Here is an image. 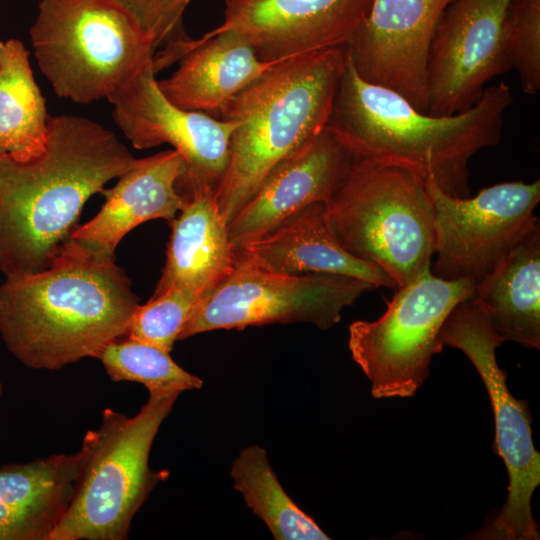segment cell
Masks as SVG:
<instances>
[{
  "label": "cell",
  "instance_id": "52a82bcc",
  "mask_svg": "<svg viewBox=\"0 0 540 540\" xmlns=\"http://www.w3.org/2000/svg\"><path fill=\"white\" fill-rule=\"evenodd\" d=\"M30 37L55 93L81 104L108 99L156 51L112 0H40Z\"/></svg>",
  "mask_w": 540,
  "mask_h": 540
},
{
  "label": "cell",
  "instance_id": "484cf974",
  "mask_svg": "<svg viewBox=\"0 0 540 540\" xmlns=\"http://www.w3.org/2000/svg\"><path fill=\"white\" fill-rule=\"evenodd\" d=\"M511 67L524 93L540 89V0H510L503 23Z\"/></svg>",
  "mask_w": 540,
  "mask_h": 540
},
{
  "label": "cell",
  "instance_id": "7402d4cb",
  "mask_svg": "<svg viewBox=\"0 0 540 540\" xmlns=\"http://www.w3.org/2000/svg\"><path fill=\"white\" fill-rule=\"evenodd\" d=\"M470 299L505 341L540 349V225L474 286Z\"/></svg>",
  "mask_w": 540,
  "mask_h": 540
},
{
  "label": "cell",
  "instance_id": "6da1fadb",
  "mask_svg": "<svg viewBox=\"0 0 540 540\" xmlns=\"http://www.w3.org/2000/svg\"><path fill=\"white\" fill-rule=\"evenodd\" d=\"M135 160L112 131L75 115H49L37 156L0 154V271L6 278L48 268L85 202Z\"/></svg>",
  "mask_w": 540,
  "mask_h": 540
},
{
  "label": "cell",
  "instance_id": "3957f363",
  "mask_svg": "<svg viewBox=\"0 0 540 540\" xmlns=\"http://www.w3.org/2000/svg\"><path fill=\"white\" fill-rule=\"evenodd\" d=\"M514 98L503 82L486 87L470 109L446 116L417 110L404 97L363 80L346 65L327 127L356 159L404 168L445 194L466 198L468 162L500 142L503 116Z\"/></svg>",
  "mask_w": 540,
  "mask_h": 540
},
{
  "label": "cell",
  "instance_id": "83f0119b",
  "mask_svg": "<svg viewBox=\"0 0 540 540\" xmlns=\"http://www.w3.org/2000/svg\"><path fill=\"white\" fill-rule=\"evenodd\" d=\"M137 24L155 49L188 40L183 15L191 0H112Z\"/></svg>",
  "mask_w": 540,
  "mask_h": 540
},
{
  "label": "cell",
  "instance_id": "30bf717a",
  "mask_svg": "<svg viewBox=\"0 0 540 540\" xmlns=\"http://www.w3.org/2000/svg\"><path fill=\"white\" fill-rule=\"evenodd\" d=\"M375 288L345 275L274 272L237 251L232 271L198 303L178 340L273 323L305 322L325 330L340 321L345 307Z\"/></svg>",
  "mask_w": 540,
  "mask_h": 540
},
{
  "label": "cell",
  "instance_id": "603a6c76",
  "mask_svg": "<svg viewBox=\"0 0 540 540\" xmlns=\"http://www.w3.org/2000/svg\"><path fill=\"white\" fill-rule=\"evenodd\" d=\"M48 117L29 52L17 39L0 40V154L16 160L40 154L47 140Z\"/></svg>",
  "mask_w": 540,
  "mask_h": 540
},
{
  "label": "cell",
  "instance_id": "8fae6325",
  "mask_svg": "<svg viewBox=\"0 0 540 540\" xmlns=\"http://www.w3.org/2000/svg\"><path fill=\"white\" fill-rule=\"evenodd\" d=\"M435 213L436 259L431 273L474 286L488 276L527 233L539 225L533 214L540 181L504 182L474 197H452L425 182Z\"/></svg>",
  "mask_w": 540,
  "mask_h": 540
},
{
  "label": "cell",
  "instance_id": "2e32d148",
  "mask_svg": "<svg viewBox=\"0 0 540 540\" xmlns=\"http://www.w3.org/2000/svg\"><path fill=\"white\" fill-rule=\"evenodd\" d=\"M354 161L350 147L326 126L267 174L228 225L233 246L238 249L260 237L309 204L326 202L343 184Z\"/></svg>",
  "mask_w": 540,
  "mask_h": 540
},
{
  "label": "cell",
  "instance_id": "9a60e30c",
  "mask_svg": "<svg viewBox=\"0 0 540 540\" xmlns=\"http://www.w3.org/2000/svg\"><path fill=\"white\" fill-rule=\"evenodd\" d=\"M372 0H225L223 23L207 35L234 31L264 62L345 46Z\"/></svg>",
  "mask_w": 540,
  "mask_h": 540
},
{
  "label": "cell",
  "instance_id": "4316f807",
  "mask_svg": "<svg viewBox=\"0 0 540 540\" xmlns=\"http://www.w3.org/2000/svg\"><path fill=\"white\" fill-rule=\"evenodd\" d=\"M198 303L180 289L151 297L144 305L139 304L125 335L170 353Z\"/></svg>",
  "mask_w": 540,
  "mask_h": 540
},
{
  "label": "cell",
  "instance_id": "7a4b0ae2",
  "mask_svg": "<svg viewBox=\"0 0 540 540\" xmlns=\"http://www.w3.org/2000/svg\"><path fill=\"white\" fill-rule=\"evenodd\" d=\"M138 306L115 260L67 239L48 268L0 285V334L25 366L59 370L124 336Z\"/></svg>",
  "mask_w": 540,
  "mask_h": 540
},
{
  "label": "cell",
  "instance_id": "cb8c5ba5",
  "mask_svg": "<svg viewBox=\"0 0 540 540\" xmlns=\"http://www.w3.org/2000/svg\"><path fill=\"white\" fill-rule=\"evenodd\" d=\"M235 489L276 540H328L316 522L288 496L272 469L265 448H244L231 467Z\"/></svg>",
  "mask_w": 540,
  "mask_h": 540
},
{
  "label": "cell",
  "instance_id": "5b68a950",
  "mask_svg": "<svg viewBox=\"0 0 540 540\" xmlns=\"http://www.w3.org/2000/svg\"><path fill=\"white\" fill-rule=\"evenodd\" d=\"M180 395L150 392L139 412L106 408L101 424L82 441L86 460L70 505L49 540H125L132 519L167 470H152L149 455L158 430Z\"/></svg>",
  "mask_w": 540,
  "mask_h": 540
},
{
  "label": "cell",
  "instance_id": "ba28073f",
  "mask_svg": "<svg viewBox=\"0 0 540 540\" xmlns=\"http://www.w3.org/2000/svg\"><path fill=\"white\" fill-rule=\"evenodd\" d=\"M473 290L467 279L444 280L428 270L397 288L381 317L349 326L351 356L375 398L415 394L429 375L432 357L443 349L438 335L447 316Z\"/></svg>",
  "mask_w": 540,
  "mask_h": 540
},
{
  "label": "cell",
  "instance_id": "d6986e66",
  "mask_svg": "<svg viewBox=\"0 0 540 540\" xmlns=\"http://www.w3.org/2000/svg\"><path fill=\"white\" fill-rule=\"evenodd\" d=\"M258 265L288 275L338 274L396 290L378 266L352 256L336 239L325 202L309 204L238 249Z\"/></svg>",
  "mask_w": 540,
  "mask_h": 540
},
{
  "label": "cell",
  "instance_id": "e0dca14e",
  "mask_svg": "<svg viewBox=\"0 0 540 540\" xmlns=\"http://www.w3.org/2000/svg\"><path fill=\"white\" fill-rule=\"evenodd\" d=\"M174 62H179L178 68L158 81L162 93L180 108L217 119L230 99L278 63L260 60L250 43L234 31L204 34L163 48L154 55V70L157 73Z\"/></svg>",
  "mask_w": 540,
  "mask_h": 540
},
{
  "label": "cell",
  "instance_id": "8992f818",
  "mask_svg": "<svg viewBox=\"0 0 540 540\" xmlns=\"http://www.w3.org/2000/svg\"><path fill=\"white\" fill-rule=\"evenodd\" d=\"M325 204L342 248L378 266L397 288L431 270L436 252L434 208L425 182L410 171L355 158L345 181Z\"/></svg>",
  "mask_w": 540,
  "mask_h": 540
},
{
  "label": "cell",
  "instance_id": "d4e9b609",
  "mask_svg": "<svg viewBox=\"0 0 540 540\" xmlns=\"http://www.w3.org/2000/svg\"><path fill=\"white\" fill-rule=\"evenodd\" d=\"M96 358L113 381L140 383L149 393H181L199 389L203 385L199 377L175 363L169 352L133 339L118 338L109 342Z\"/></svg>",
  "mask_w": 540,
  "mask_h": 540
},
{
  "label": "cell",
  "instance_id": "ffe728a7",
  "mask_svg": "<svg viewBox=\"0 0 540 540\" xmlns=\"http://www.w3.org/2000/svg\"><path fill=\"white\" fill-rule=\"evenodd\" d=\"M170 225L166 261L152 297L180 289L200 302L228 276L237 258L215 190L192 191Z\"/></svg>",
  "mask_w": 540,
  "mask_h": 540
},
{
  "label": "cell",
  "instance_id": "7c38bea8",
  "mask_svg": "<svg viewBox=\"0 0 540 540\" xmlns=\"http://www.w3.org/2000/svg\"><path fill=\"white\" fill-rule=\"evenodd\" d=\"M155 75L152 58L107 99L116 125L136 149L169 144L181 154L185 171L176 186L183 198L198 188L215 190L228 165L236 122L176 106Z\"/></svg>",
  "mask_w": 540,
  "mask_h": 540
},
{
  "label": "cell",
  "instance_id": "4fadbf2b",
  "mask_svg": "<svg viewBox=\"0 0 540 540\" xmlns=\"http://www.w3.org/2000/svg\"><path fill=\"white\" fill-rule=\"evenodd\" d=\"M510 0H454L440 18L426 68L428 114L470 109L485 84L511 69L503 23Z\"/></svg>",
  "mask_w": 540,
  "mask_h": 540
},
{
  "label": "cell",
  "instance_id": "9c48e42d",
  "mask_svg": "<svg viewBox=\"0 0 540 540\" xmlns=\"http://www.w3.org/2000/svg\"><path fill=\"white\" fill-rule=\"evenodd\" d=\"M505 340L494 330L484 311L470 298L449 313L438 344L461 350L478 371L490 398L495 420V447L509 475L508 496L501 512L481 538L538 540L531 498L540 484V454L532 440L528 402L513 397L506 373L496 360Z\"/></svg>",
  "mask_w": 540,
  "mask_h": 540
},
{
  "label": "cell",
  "instance_id": "44dd1931",
  "mask_svg": "<svg viewBox=\"0 0 540 540\" xmlns=\"http://www.w3.org/2000/svg\"><path fill=\"white\" fill-rule=\"evenodd\" d=\"M86 460L53 454L0 467V540H49L66 513Z\"/></svg>",
  "mask_w": 540,
  "mask_h": 540
},
{
  "label": "cell",
  "instance_id": "ac0fdd59",
  "mask_svg": "<svg viewBox=\"0 0 540 540\" xmlns=\"http://www.w3.org/2000/svg\"><path fill=\"white\" fill-rule=\"evenodd\" d=\"M184 171V159L174 149L136 159L115 186L101 191L106 201L98 214L68 239L95 258L115 260L119 242L136 226L175 219L185 203L176 186Z\"/></svg>",
  "mask_w": 540,
  "mask_h": 540
},
{
  "label": "cell",
  "instance_id": "f1b7e54d",
  "mask_svg": "<svg viewBox=\"0 0 540 540\" xmlns=\"http://www.w3.org/2000/svg\"><path fill=\"white\" fill-rule=\"evenodd\" d=\"M2 394H3V384L0 381V398H1Z\"/></svg>",
  "mask_w": 540,
  "mask_h": 540
},
{
  "label": "cell",
  "instance_id": "5bb4252c",
  "mask_svg": "<svg viewBox=\"0 0 540 540\" xmlns=\"http://www.w3.org/2000/svg\"><path fill=\"white\" fill-rule=\"evenodd\" d=\"M454 0H372L368 16L345 45L365 81L390 89L428 114L426 68L430 43Z\"/></svg>",
  "mask_w": 540,
  "mask_h": 540
},
{
  "label": "cell",
  "instance_id": "277c9868",
  "mask_svg": "<svg viewBox=\"0 0 540 540\" xmlns=\"http://www.w3.org/2000/svg\"><path fill=\"white\" fill-rule=\"evenodd\" d=\"M345 65V46L280 61L221 110L218 119L236 122L215 189L228 225L271 169L326 127Z\"/></svg>",
  "mask_w": 540,
  "mask_h": 540
}]
</instances>
